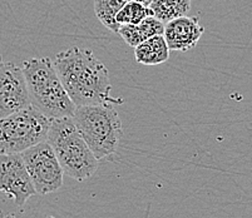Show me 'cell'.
Instances as JSON below:
<instances>
[{
	"mask_svg": "<svg viewBox=\"0 0 252 218\" xmlns=\"http://www.w3.org/2000/svg\"><path fill=\"white\" fill-rule=\"evenodd\" d=\"M50 119L32 105L0 118V155L22 153L47 141Z\"/></svg>",
	"mask_w": 252,
	"mask_h": 218,
	"instance_id": "obj_5",
	"label": "cell"
},
{
	"mask_svg": "<svg viewBox=\"0 0 252 218\" xmlns=\"http://www.w3.org/2000/svg\"><path fill=\"white\" fill-rule=\"evenodd\" d=\"M20 155L36 194L44 196L62 187L64 172L47 141L25 149Z\"/></svg>",
	"mask_w": 252,
	"mask_h": 218,
	"instance_id": "obj_6",
	"label": "cell"
},
{
	"mask_svg": "<svg viewBox=\"0 0 252 218\" xmlns=\"http://www.w3.org/2000/svg\"><path fill=\"white\" fill-rule=\"evenodd\" d=\"M126 1H130V0H126ZM136 1H142V3H144V0H136Z\"/></svg>",
	"mask_w": 252,
	"mask_h": 218,
	"instance_id": "obj_16",
	"label": "cell"
},
{
	"mask_svg": "<svg viewBox=\"0 0 252 218\" xmlns=\"http://www.w3.org/2000/svg\"><path fill=\"white\" fill-rule=\"evenodd\" d=\"M164 24L155 18L153 15L144 18L138 24H125L119 25L117 33L125 39L129 47H137L142 42L147 40L148 38L158 34H163Z\"/></svg>",
	"mask_w": 252,
	"mask_h": 218,
	"instance_id": "obj_10",
	"label": "cell"
},
{
	"mask_svg": "<svg viewBox=\"0 0 252 218\" xmlns=\"http://www.w3.org/2000/svg\"><path fill=\"white\" fill-rule=\"evenodd\" d=\"M203 33H205V28L198 18L183 15V17L164 23L162 35L169 50L189 52L198 44Z\"/></svg>",
	"mask_w": 252,
	"mask_h": 218,
	"instance_id": "obj_9",
	"label": "cell"
},
{
	"mask_svg": "<svg viewBox=\"0 0 252 218\" xmlns=\"http://www.w3.org/2000/svg\"><path fill=\"white\" fill-rule=\"evenodd\" d=\"M0 192L14 199L18 207L36 194L20 153L0 155Z\"/></svg>",
	"mask_w": 252,
	"mask_h": 218,
	"instance_id": "obj_7",
	"label": "cell"
},
{
	"mask_svg": "<svg viewBox=\"0 0 252 218\" xmlns=\"http://www.w3.org/2000/svg\"><path fill=\"white\" fill-rule=\"evenodd\" d=\"M29 102L49 119L72 117L75 105L68 97L52 59L32 58L22 65Z\"/></svg>",
	"mask_w": 252,
	"mask_h": 218,
	"instance_id": "obj_2",
	"label": "cell"
},
{
	"mask_svg": "<svg viewBox=\"0 0 252 218\" xmlns=\"http://www.w3.org/2000/svg\"><path fill=\"white\" fill-rule=\"evenodd\" d=\"M72 119L98 160L117 152L123 129L122 122L113 105H78Z\"/></svg>",
	"mask_w": 252,
	"mask_h": 218,
	"instance_id": "obj_4",
	"label": "cell"
},
{
	"mask_svg": "<svg viewBox=\"0 0 252 218\" xmlns=\"http://www.w3.org/2000/svg\"><path fill=\"white\" fill-rule=\"evenodd\" d=\"M47 142L63 172L77 181H86L95 173L99 160L78 132L72 117L50 119Z\"/></svg>",
	"mask_w": 252,
	"mask_h": 218,
	"instance_id": "obj_3",
	"label": "cell"
},
{
	"mask_svg": "<svg viewBox=\"0 0 252 218\" xmlns=\"http://www.w3.org/2000/svg\"><path fill=\"white\" fill-rule=\"evenodd\" d=\"M28 89L22 68L0 57V118L29 107Z\"/></svg>",
	"mask_w": 252,
	"mask_h": 218,
	"instance_id": "obj_8",
	"label": "cell"
},
{
	"mask_svg": "<svg viewBox=\"0 0 252 218\" xmlns=\"http://www.w3.org/2000/svg\"><path fill=\"white\" fill-rule=\"evenodd\" d=\"M152 10L153 17L167 23L176 18L187 15L191 10V0H152L148 5Z\"/></svg>",
	"mask_w": 252,
	"mask_h": 218,
	"instance_id": "obj_12",
	"label": "cell"
},
{
	"mask_svg": "<svg viewBox=\"0 0 252 218\" xmlns=\"http://www.w3.org/2000/svg\"><path fill=\"white\" fill-rule=\"evenodd\" d=\"M150 15H153L150 6L142 1L130 0V1H126L122 9L118 11V14L116 15V22L119 25L138 24L144 18Z\"/></svg>",
	"mask_w": 252,
	"mask_h": 218,
	"instance_id": "obj_14",
	"label": "cell"
},
{
	"mask_svg": "<svg viewBox=\"0 0 252 218\" xmlns=\"http://www.w3.org/2000/svg\"><path fill=\"white\" fill-rule=\"evenodd\" d=\"M126 0H94L95 17L105 28L112 31H118L119 24L116 22V15L125 5Z\"/></svg>",
	"mask_w": 252,
	"mask_h": 218,
	"instance_id": "obj_13",
	"label": "cell"
},
{
	"mask_svg": "<svg viewBox=\"0 0 252 218\" xmlns=\"http://www.w3.org/2000/svg\"><path fill=\"white\" fill-rule=\"evenodd\" d=\"M151 1H152V0H144V4H146V5H150Z\"/></svg>",
	"mask_w": 252,
	"mask_h": 218,
	"instance_id": "obj_15",
	"label": "cell"
},
{
	"mask_svg": "<svg viewBox=\"0 0 252 218\" xmlns=\"http://www.w3.org/2000/svg\"><path fill=\"white\" fill-rule=\"evenodd\" d=\"M53 65L75 107L88 104L114 107L125 102L122 98L111 97L108 69L91 50L72 47L59 52Z\"/></svg>",
	"mask_w": 252,
	"mask_h": 218,
	"instance_id": "obj_1",
	"label": "cell"
},
{
	"mask_svg": "<svg viewBox=\"0 0 252 218\" xmlns=\"http://www.w3.org/2000/svg\"><path fill=\"white\" fill-rule=\"evenodd\" d=\"M169 48L162 34L153 35L134 47L137 63L142 65H158L166 63L169 58Z\"/></svg>",
	"mask_w": 252,
	"mask_h": 218,
	"instance_id": "obj_11",
	"label": "cell"
}]
</instances>
